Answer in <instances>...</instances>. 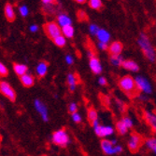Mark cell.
Segmentation results:
<instances>
[{"instance_id":"6da1fadb","label":"cell","mask_w":156,"mask_h":156,"mask_svg":"<svg viewBox=\"0 0 156 156\" xmlns=\"http://www.w3.org/2000/svg\"><path fill=\"white\" fill-rule=\"evenodd\" d=\"M138 44L140 49L142 50L144 56L150 62H154L156 61V51L153 48L148 35L144 33H140L139 37L138 39Z\"/></svg>"},{"instance_id":"7a4b0ae2","label":"cell","mask_w":156,"mask_h":156,"mask_svg":"<svg viewBox=\"0 0 156 156\" xmlns=\"http://www.w3.org/2000/svg\"><path fill=\"white\" fill-rule=\"evenodd\" d=\"M119 87L130 98H134V95L136 93V90H138L135 78H133L130 75H125L121 78L119 81Z\"/></svg>"},{"instance_id":"3957f363","label":"cell","mask_w":156,"mask_h":156,"mask_svg":"<svg viewBox=\"0 0 156 156\" xmlns=\"http://www.w3.org/2000/svg\"><path fill=\"white\" fill-rule=\"evenodd\" d=\"M51 141H52L53 144L59 146V147H62V148L67 147L71 142L70 138H69L67 130H65L64 128L57 130L52 134Z\"/></svg>"},{"instance_id":"277c9868","label":"cell","mask_w":156,"mask_h":156,"mask_svg":"<svg viewBox=\"0 0 156 156\" xmlns=\"http://www.w3.org/2000/svg\"><path fill=\"white\" fill-rule=\"evenodd\" d=\"M143 143L142 136L138 133H132L130 139L128 140V148L131 152H136Z\"/></svg>"},{"instance_id":"5b68a950","label":"cell","mask_w":156,"mask_h":156,"mask_svg":"<svg viewBox=\"0 0 156 156\" xmlns=\"http://www.w3.org/2000/svg\"><path fill=\"white\" fill-rule=\"evenodd\" d=\"M44 29H45V32L48 34V36L51 39H52V40L57 36L62 34V28L58 25L57 23H54V22H51V23H48L47 24H45Z\"/></svg>"},{"instance_id":"8992f818","label":"cell","mask_w":156,"mask_h":156,"mask_svg":"<svg viewBox=\"0 0 156 156\" xmlns=\"http://www.w3.org/2000/svg\"><path fill=\"white\" fill-rule=\"evenodd\" d=\"M135 84H136V87H138L139 90L142 91L145 94H151L152 93V87L151 85L150 84L149 80L146 79L143 76H136L135 78Z\"/></svg>"},{"instance_id":"52a82bcc","label":"cell","mask_w":156,"mask_h":156,"mask_svg":"<svg viewBox=\"0 0 156 156\" xmlns=\"http://www.w3.org/2000/svg\"><path fill=\"white\" fill-rule=\"evenodd\" d=\"M0 91H1L2 95H4L10 101L14 102L16 101V93L8 82L1 81V83H0Z\"/></svg>"},{"instance_id":"ba28073f","label":"cell","mask_w":156,"mask_h":156,"mask_svg":"<svg viewBox=\"0 0 156 156\" xmlns=\"http://www.w3.org/2000/svg\"><path fill=\"white\" fill-rule=\"evenodd\" d=\"M34 106H35V109L36 110V112L40 113L41 119L44 122H48L49 113H48V109H47V106L45 105V103L42 102L40 100H35Z\"/></svg>"},{"instance_id":"9c48e42d","label":"cell","mask_w":156,"mask_h":156,"mask_svg":"<svg viewBox=\"0 0 156 156\" xmlns=\"http://www.w3.org/2000/svg\"><path fill=\"white\" fill-rule=\"evenodd\" d=\"M89 67L94 74H100L103 71V67L99 58L95 56H93L89 58Z\"/></svg>"},{"instance_id":"30bf717a","label":"cell","mask_w":156,"mask_h":156,"mask_svg":"<svg viewBox=\"0 0 156 156\" xmlns=\"http://www.w3.org/2000/svg\"><path fill=\"white\" fill-rule=\"evenodd\" d=\"M93 129H94V132H95L96 136H100V138H105V136H111L114 133V129L110 126H102V125H99L98 126H96Z\"/></svg>"},{"instance_id":"8fae6325","label":"cell","mask_w":156,"mask_h":156,"mask_svg":"<svg viewBox=\"0 0 156 156\" xmlns=\"http://www.w3.org/2000/svg\"><path fill=\"white\" fill-rule=\"evenodd\" d=\"M123 49H124V46L121 42L114 41L109 45L108 51L110 56H117V55H121Z\"/></svg>"},{"instance_id":"7c38bea8","label":"cell","mask_w":156,"mask_h":156,"mask_svg":"<svg viewBox=\"0 0 156 156\" xmlns=\"http://www.w3.org/2000/svg\"><path fill=\"white\" fill-rule=\"evenodd\" d=\"M101 149H102L103 152L107 155L115 154V146L112 144L111 140H101Z\"/></svg>"},{"instance_id":"4fadbf2b","label":"cell","mask_w":156,"mask_h":156,"mask_svg":"<svg viewBox=\"0 0 156 156\" xmlns=\"http://www.w3.org/2000/svg\"><path fill=\"white\" fill-rule=\"evenodd\" d=\"M144 118H145L146 122L150 125V126L152 128V130L156 133V114L151 112L145 111Z\"/></svg>"},{"instance_id":"5bb4252c","label":"cell","mask_w":156,"mask_h":156,"mask_svg":"<svg viewBox=\"0 0 156 156\" xmlns=\"http://www.w3.org/2000/svg\"><path fill=\"white\" fill-rule=\"evenodd\" d=\"M4 14H5V18L7 19L8 22H13L16 19V15H15V11L13 9V6L10 3H7L4 7Z\"/></svg>"},{"instance_id":"9a60e30c","label":"cell","mask_w":156,"mask_h":156,"mask_svg":"<svg viewBox=\"0 0 156 156\" xmlns=\"http://www.w3.org/2000/svg\"><path fill=\"white\" fill-rule=\"evenodd\" d=\"M57 23L61 28H63L68 25H72V20L68 15L65 13H61L57 16Z\"/></svg>"},{"instance_id":"2e32d148","label":"cell","mask_w":156,"mask_h":156,"mask_svg":"<svg viewBox=\"0 0 156 156\" xmlns=\"http://www.w3.org/2000/svg\"><path fill=\"white\" fill-rule=\"evenodd\" d=\"M122 67L129 72H133V73H138L139 71V66L135 62L132 61V60H124L123 62Z\"/></svg>"},{"instance_id":"e0dca14e","label":"cell","mask_w":156,"mask_h":156,"mask_svg":"<svg viewBox=\"0 0 156 156\" xmlns=\"http://www.w3.org/2000/svg\"><path fill=\"white\" fill-rule=\"evenodd\" d=\"M96 37H97V40H98V42L108 44V42L110 40V34L106 29H101L100 28L99 32L97 33V34H96Z\"/></svg>"},{"instance_id":"ac0fdd59","label":"cell","mask_w":156,"mask_h":156,"mask_svg":"<svg viewBox=\"0 0 156 156\" xmlns=\"http://www.w3.org/2000/svg\"><path fill=\"white\" fill-rule=\"evenodd\" d=\"M20 80H21V83L23 84V86L25 87H31L35 84V78H34V76L31 75V74H28V73L21 76Z\"/></svg>"},{"instance_id":"d6986e66","label":"cell","mask_w":156,"mask_h":156,"mask_svg":"<svg viewBox=\"0 0 156 156\" xmlns=\"http://www.w3.org/2000/svg\"><path fill=\"white\" fill-rule=\"evenodd\" d=\"M48 67H49V64L46 62H40L37 64L36 72V74L38 75V77H44L46 75V73L48 72Z\"/></svg>"},{"instance_id":"ffe728a7","label":"cell","mask_w":156,"mask_h":156,"mask_svg":"<svg viewBox=\"0 0 156 156\" xmlns=\"http://www.w3.org/2000/svg\"><path fill=\"white\" fill-rule=\"evenodd\" d=\"M13 69H14V72L17 75L19 76H23L25 74L27 73V71H28V68L25 64H22V63H14L13 64Z\"/></svg>"},{"instance_id":"44dd1931","label":"cell","mask_w":156,"mask_h":156,"mask_svg":"<svg viewBox=\"0 0 156 156\" xmlns=\"http://www.w3.org/2000/svg\"><path fill=\"white\" fill-rule=\"evenodd\" d=\"M67 80V84H68V86H69L70 91H71V92L75 91L76 87H77V83H78V80H77V78H76V75H75L74 73H68Z\"/></svg>"},{"instance_id":"7402d4cb","label":"cell","mask_w":156,"mask_h":156,"mask_svg":"<svg viewBox=\"0 0 156 156\" xmlns=\"http://www.w3.org/2000/svg\"><path fill=\"white\" fill-rule=\"evenodd\" d=\"M87 119L89 121V123L91 125L93 124V122H95L96 120H98V115H97V112L95 109L93 108H90L88 110V113H87Z\"/></svg>"},{"instance_id":"603a6c76","label":"cell","mask_w":156,"mask_h":156,"mask_svg":"<svg viewBox=\"0 0 156 156\" xmlns=\"http://www.w3.org/2000/svg\"><path fill=\"white\" fill-rule=\"evenodd\" d=\"M62 34L66 38H72L75 34V30L72 25H68L62 28Z\"/></svg>"},{"instance_id":"cb8c5ba5","label":"cell","mask_w":156,"mask_h":156,"mask_svg":"<svg viewBox=\"0 0 156 156\" xmlns=\"http://www.w3.org/2000/svg\"><path fill=\"white\" fill-rule=\"evenodd\" d=\"M109 61L111 64L114 66H122L124 60L121 55H117V56H110Z\"/></svg>"},{"instance_id":"d4e9b609","label":"cell","mask_w":156,"mask_h":156,"mask_svg":"<svg viewBox=\"0 0 156 156\" xmlns=\"http://www.w3.org/2000/svg\"><path fill=\"white\" fill-rule=\"evenodd\" d=\"M128 129L129 128L125 126V124L122 120L116 123V130L118 131L120 135H125L128 132Z\"/></svg>"},{"instance_id":"484cf974","label":"cell","mask_w":156,"mask_h":156,"mask_svg":"<svg viewBox=\"0 0 156 156\" xmlns=\"http://www.w3.org/2000/svg\"><path fill=\"white\" fill-rule=\"evenodd\" d=\"M53 43L58 47V48H64L66 45H67V39H66V37L63 35V34H61V35H59V36H57L56 38H54L53 39Z\"/></svg>"},{"instance_id":"4316f807","label":"cell","mask_w":156,"mask_h":156,"mask_svg":"<svg viewBox=\"0 0 156 156\" xmlns=\"http://www.w3.org/2000/svg\"><path fill=\"white\" fill-rule=\"evenodd\" d=\"M89 6L93 9L100 10L103 8V3L101 0H89Z\"/></svg>"},{"instance_id":"83f0119b","label":"cell","mask_w":156,"mask_h":156,"mask_svg":"<svg viewBox=\"0 0 156 156\" xmlns=\"http://www.w3.org/2000/svg\"><path fill=\"white\" fill-rule=\"evenodd\" d=\"M145 145L151 151L156 148V138H150L145 140Z\"/></svg>"},{"instance_id":"f1b7e54d","label":"cell","mask_w":156,"mask_h":156,"mask_svg":"<svg viewBox=\"0 0 156 156\" xmlns=\"http://www.w3.org/2000/svg\"><path fill=\"white\" fill-rule=\"evenodd\" d=\"M99 30H100V28H99V26L97 25V24L91 23V24L89 25V33H90L92 35H95V36H96V34H97V33L99 32Z\"/></svg>"},{"instance_id":"f546056e","label":"cell","mask_w":156,"mask_h":156,"mask_svg":"<svg viewBox=\"0 0 156 156\" xmlns=\"http://www.w3.org/2000/svg\"><path fill=\"white\" fill-rule=\"evenodd\" d=\"M19 12H20V14H21L22 17L25 18V17H27L29 15V9H28L27 6L22 5V6L19 7Z\"/></svg>"},{"instance_id":"4dcf8cb0","label":"cell","mask_w":156,"mask_h":156,"mask_svg":"<svg viewBox=\"0 0 156 156\" xmlns=\"http://www.w3.org/2000/svg\"><path fill=\"white\" fill-rule=\"evenodd\" d=\"M71 118L73 120V122L79 124L82 122V115L79 113V112H75V113H72L71 114Z\"/></svg>"},{"instance_id":"1f68e13d","label":"cell","mask_w":156,"mask_h":156,"mask_svg":"<svg viewBox=\"0 0 156 156\" xmlns=\"http://www.w3.org/2000/svg\"><path fill=\"white\" fill-rule=\"evenodd\" d=\"M0 74L1 76H7L9 74V70L4 63H0Z\"/></svg>"},{"instance_id":"d6a6232c","label":"cell","mask_w":156,"mask_h":156,"mask_svg":"<svg viewBox=\"0 0 156 156\" xmlns=\"http://www.w3.org/2000/svg\"><path fill=\"white\" fill-rule=\"evenodd\" d=\"M122 121L125 124V126H126L128 128L133 127V121L129 118V117H124V118L122 119Z\"/></svg>"},{"instance_id":"836d02e7","label":"cell","mask_w":156,"mask_h":156,"mask_svg":"<svg viewBox=\"0 0 156 156\" xmlns=\"http://www.w3.org/2000/svg\"><path fill=\"white\" fill-rule=\"evenodd\" d=\"M68 111H69V112H70L71 114L77 112H78V106H77V104H76L75 102H71V103L69 104V106H68Z\"/></svg>"},{"instance_id":"e575fe53","label":"cell","mask_w":156,"mask_h":156,"mask_svg":"<svg viewBox=\"0 0 156 156\" xmlns=\"http://www.w3.org/2000/svg\"><path fill=\"white\" fill-rule=\"evenodd\" d=\"M97 47H98V48L101 49V50H108L109 45L108 44H106V43H100V42H98V44H97Z\"/></svg>"},{"instance_id":"d590c367","label":"cell","mask_w":156,"mask_h":156,"mask_svg":"<svg viewBox=\"0 0 156 156\" xmlns=\"http://www.w3.org/2000/svg\"><path fill=\"white\" fill-rule=\"evenodd\" d=\"M65 61L68 65H72L74 63V58H73V57L71 55H67L66 58H65Z\"/></svg>"},{"instance_id":"8d00e7d4","label":"cell","mask_w":156,"mask_h":156,"mask_svg":"<svg viewBox=\"0 0 156 156\" xmlns=\"http://www.w3.org/2000/svg\"><path fill=\"white\" fill-rule=\"evenodd\" d=\"M98 83H99V85L102 86V87H105V86L108 85V81H107V79H106V78H105L104 76H100V77L98 78Z\"/></svg>"},{"instance_id":"74e56055","label":"cell","mask_w":156,"mask_h":156,"mask_svg":"<svg viewBox=\"0 0 156 156\" xmlns=\"http://www.w3.org/2000/svg\"><path fill=\"white\" fill-rule=\"evenodd\" d=\"M41 2L45 6H52L56 3V0H41Z\"/></svg>"},{"instance_id":"f35d334b","label":"cell","mask_w":156,"mask_h":156,"mask_svg":"<svg viewBox=\"0 0 156 156\" xmlns=\"http://www.w3.org/2000/svg\"><path fill=\"white\" fill-rule=\"evenodd\" d=\"M29 31L31 33H36L38 31V26L36 24H31L29 26Z\"/></svg>"},{"instance_id":"ab89813d","label":"cell","mask_w":156,"mask_h":156,"mask_svg":"<svg viewBox=\"0 0 156 156\" xmlns=\"http://www.w3.org/2000/svg\"><path fill=\"white\" fill-rule=\"evenodd\" d=\"M82 17H85V18H87V16H86V13H85L84 11H82V10H80L79 12H78V18H79V20H81V21H83Z\"/></svg>"},{"instance_id":"60d3db41","label":"cell","mask_w":156,"mask_h":156,"mask_svg":"<svg viewBox=\"0 0 156 156\" xmlns=\"http://www.w3.org/2000/svg\"><path fill=\"white\" fill-rule=\"evenodd\" d=\"M123 151V147L120 145H116L115 146V154H120Z\"/></svg>"},{"instance_id":"b9f144b4","label":"cell","mask_w":156,"mask_h":156,"mask_svg":"<svg viewBox=\"0 0 156 156\" xmlns=\"http://www.w3.org/2000/svg\"><path fill=\"white\" fill-rule=\"evenodd\" d=\"M75 1L79 4H84V3H86L87 0H75Z\"/></svg>"},{"instance_id":"7bdbcfd3","label":"cell","mask_w":156,"mask_h":156,"mask_svg":"<svg viewBox=\"0 0 156 156\" xmlns=\"http://www.w3.org/2000/svg\"><path fill=\"white\" fill-rule=\"evenodd\" d=\"M111 142H112V144H113L114 146H116V145H117V140H116L115 139L111 140Z\"/></svg>"},{"instance_id":"ee69618b","label":"cell","mask_w":156,"mask_h":156,"mask_svg":"<svg viewBox=\"0 0 156 156\" xmlns=\"http://www.w3.org/2000/svg\"><path fill=\"white\" fill-rule=\"evenodd\" d=\"M153 152H154V153H155V154H156V148H155V149H154V150H153Z\"/></svg>"},{"instance_id":"f6af8a7d","label":"cell","mask_w":156,"mask_h":156,"mask_svg":"<svg viewBox=\"0 0 156 156\" xmlns=\"http://www.w3.org/2000/svg\"><path fill=\"white\" fill-rule=\"evenodd\" d=\"M44 156H47V155H44Z\"/></svg>"}]
</instances>
